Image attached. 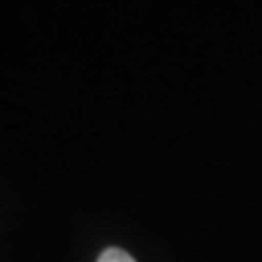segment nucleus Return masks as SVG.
I'll return each instance as SVG.
<instances>
[{"instance_id": "1", "label": "nucleus", "mask_w": 262, "mask_h": 262, "mask_svg": "<svg viewBox=\"0 0 262 262\" xmlns=\"http://www.w3.org/2000/svg\"><path fill=\"white\" fill-rule=\"evenodd\" d=\"M96 262H136V260L131 258L127 251L112 247V249H105V251L101 253V256H98V260H96Z\"/></svg>"}]
</instances>
